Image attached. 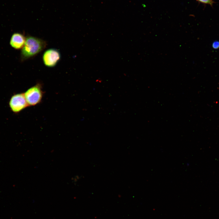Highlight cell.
<instances>
[{
  "mask_svg": "<svg viewBox=\"0 0 219 219\" xmlns=\"http://www.w3.org/2000/svg\"><path fill=\"white\" fill-rule=\"evenodd\" d=\"M198 1L206 4H208L210 5H212L213 2L212 0H197Z\"/></svg>",
  "mask_w": 219,
  "mask_h": 219,
  "instance_id": "8992f818",
  "label": "cell"
},
{
  "mask_svg": "<svg viewBox=\"0 0 219 219\" xmlns=\"http://www.w3.org/2000/svg\"><path fill=\"white\" fill-rule=\"evenodd\" d=\"M212 47L214 49H216L219 48V41H215L212 44Z\"/></svg>",
  "mask_w": 219,
  "mask_h": 219,
  "instance_id": "52a82bcc",
  "label": "cell"
},
{
  "mask_svg": "<svg viewBox=\"0 0 219 219\" xmlns=\"http://www.w3.org/2000/svg\"><path fill=\"white\" fill-rule=\"evenodd\" d=\"M26 38L23 34L19 33L13 34L10 39V44L13 48L19 50L23 47Z\"/></svg>",
  "mask_w": 219,
  "mask_h": 219,
  "instance_id": "5b68a950",
  "label": "cell"
},
{
  "mask_svg": "<svg viewBox=\"0 0 219 219\" xmlns=\"http://www.w3.org/2000/svg\"><path fill=\"white\" fill-rule=\"evenodd\" d=\"M29 106H35L41 102L43 94L41 84L38 83L28 89L24 93Z\"/></svg>",
  "mask_w": 219,
  "mask_h": 219,
  "instance_id": "7a4b0ae2",
  "label": "cell"
},
{
  "mask_svg": "<svg viewBox=\"0 0 219 219\" xmlns=\"http://www.w3.org/2000/svg\"><path fill=\"white\" fill-rule=\"evenodd\" d=\"M9 106L12 111L17 113L29 106L24 93H19L13 95L9 102Z\"/></svg>",
  "mask_w": 219,
  "mask_h": 219,
  "instance_id": "3957f363",
  "label": "cell"
},
{
  "mask_svg": "<svg viewBox=\"0 0 219 219\" xmlns=\"http://www.w3.org/2000/svg\"><path fill=\"white\" fill-rule=\"evenodd\" d=\"M46 42L41 39L32 36H28L22 49L21 60L25 61L36 56L46 47Z\"/></svg>",
  "mask_w": 219,
  "mask_h": 219,
  "instance_id": "6da1fadb",
  "label": "cell"
},
{
  "mask_svg": "<svg viewBox=\"0 0 219 219\" xmlns=\"http://www.w3.org/2000/svg\"><path fill=\"white\" fill-rule=\"evenodd\" d=\"M61 58V54L57 50L53 48L46 50L43 55V60L44 65L48 67L55 66Z\"/></svg>",
  "mask_w": 219,
  "mask_h": 219,
  "instance_id": "277c9868",
  "label": "cell"
}]
</instances>
